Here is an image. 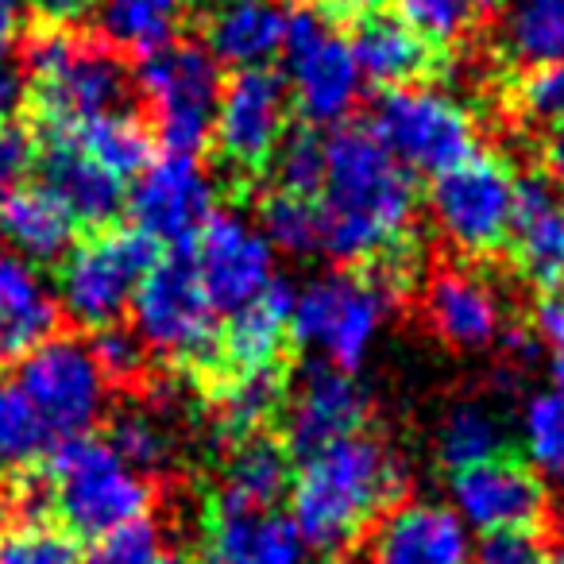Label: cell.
Segmentation results:
<instances>
[{
    "label": "cell",
    "instance_id": "6da1fadb",
    "mask_svg": "<svg viewBox=\"0 0 564 564\" xmlns=\"http://www.w3.org/2000/svg\"><path fill=\"white\" fill-rule=\"evenodd\" d=\"M317 248L340 267L387 263L402 256L417 220L414 174L371 135L340 124L325 135V178L317 189Z\"/></svg>",
    "mask_w": 564,
    "mask_h": 564
},
{
    "label": "cell",
    "instance_id": "7a4b0ae2",
    "mask_svg": "<svg viewBox=\"0 0 564 564\" xmlns=\"http://www.w3.org/2000/svg\"><path fill=\"white\" fill-rule=\"evenodd\" d=\"M410 471L387 441L352 433L302 456L291 476V522L310 553H340L402 499Z\"/></svg>",
    "mask_w": 564,
    "mask_h": 564
},
{
    "label": "cell",
    "instance_id": "3957f363",
    "mask_svg": "<svg viewBox=\"0 0 564 564\" xmlns=\"http://www.w3.org/2000/svg\"><path fill=\"white\" fill-rule=\"evenodd\" d=\"M410 291L406 251L376 271H325L294 291L291 337L322 364L340 371L364 368V360L376 348L394 302Z\"/></svg>",
    "mask_w": 564,
    "mask_h": 564
},
{
    "label": "cell",
    "instance_id": "277c9868",
    "mask_svg": "<svg viewBox=\"0 0 564 564\" xmlns=\"http://www.w3.org/2000/svg\"><path fill=\"white\" fill-rule=\"evenodd\" d=\"M40 487L43 502L63 518V530L89 541L143 522L155 507L151 479L135 471L109 445V437H97V433L58 441L47 453Z\"/></svg>",
    "mask_w": 564,
    "mask_h": 564
},
{
    "label": "cell",
    "instance_id": "5b68a950",
    "mask_svg": "<svg viewBox=\"0 0 564 564\" xmlns=\"http://www.w3.org/2000/svg\"><path fill=\"white\" fill-rule=\"evenodd\" d=\"M24 82L51 132H70L109 112H124L128 66L105 43L82 40L66 28H47L24 47Z\"/></svg>",
    "mask_w": 564,
    "mask_h": 564
},
{
    "label": "cell",
    "instance_id": "8992f818",
    "mask_svg": "<svg viewBox=\"0 0 564 564\" xmlns=\"http://www.w3.org/2000/svg\"><path fill=\"white\" fill-rule=\"evenodd\" d=\"M282 86L310 128H340L360 105L364 74L356 66L352 40L337 28L333 12L317 0L286 9L282 40Z\"/></svg>",
    "mask_w": 564,
    "mask_h": 564
},
{
    "label": "cell",
    "instance_id": "52a82bcc",
    "mask_svg": "<svg viewBox=\"0 0 564 564\" xmlns=\"http://www.w3.org/2000/svg\"><path fill=\"white\" fill-rule=\"evenodd\" d=\"M159 248L135 228H101L58 259L55 299L63 317L101 333L132 310L143 274L155 267Z\"/></svg>",
    "mask_w": 564,
    "mask_h": 564
},
{
    "label": "cell",
    "instance_id": "ba28073f",
    "mask_svg": "<svg viewBox=\"0 0 564 564\" xmlns=\"http://www.w3.org/2000/svg\"><path fill=\"white\" fill-rule=\"evenodd\" d=\"M368 128L410 174L430 178L453 171L479 151V128L468 105L456 101L448 89L422 82L383 89Z\"/></svg>",
    "mask_w": 564,
    "mask_h": 564
},
{
    "label": "cell",
    "instance_id": "9c48e42d",
    "mask_svg": "<svg viewBox=\"0 0 564 564\" xmlns=\"http://www.w3.org/2000/svg\"><path fill=\"white\" fill-rule=\"evenodd\" d=\"M132 333L148 356L171 364H205L220 345V310L205 294L189 256H159L132 302Z\"/></svg>",
    "mask_w": 564,
    "mask_h": 564
},
{
    "label": "cell",
    "instance_id": "30bf717a",
    "mask_svg": "<svg viewBox=\"0 0 564 564\" xmlns=\"http://www.w3.org/2000/svg\"><path fill=\"white\" fill-rule=\"evenodd\" d=\"M514 186L518 174L510 171L507 159L484 155V151L437 174L430 186V220L437 236L471 259L507 248Z\"/></svg>",
    "mask_w": 564,
    "mask_h": 564
},
{
    "label": "cell",
    "instance_id": "8fae6325",
    "mask_svg": "<svg viewBox=\"0 0 564 564\" xmlns=\"http://www.w3.org/2000/svg\"><path fill=\"white\" fill-rule=\"evenodd\" d=\"M135 86L148 101L155 132L166 143V151L197 155V148L213 132L220 89H225L217 58L202 43L178 40L143 58Z\"/></svg>",
    "mask_w": 564,
    "mask_h": 564
},
{
    "label": "cell",
    "instance_id": "7c38bea8",
    "mask_svg": "<svg viewBox=\"0 0 564 564\" xmlns=\"http://www.w3.org/2000/svg\"><path fill=\"white\" fill-rule=\"evenodd\" d=\"M17 387L28 406L47 425L51 441H70L94 433L109 410V379L94 352L78 337H51L28 352L17 368Z\"/></svg>",
    "mask_w": 564,
    "mask_h": 564
},
{
    "label": "cell",
    "instance_id": "4fadbf2b",
    "mask_svg": "<svg viewBox=\"0 0 564 564\" xmlns=\"http://www.w3.org/2000/svg\"><path fill=\"white\" fill-rule=\"evenodd\" d=\"M132 228L155 248H186L217 213V182L209 166L186 151L151 155L124 197Z\"/></svg>",
    "mask_w": 564,
    "mask_h": 564
},
{
    "label": "cell",
    "instance_id": "5bb4252c",
    "mask_svg": "<svg viewBox=\"0 0 564 564\" xmlns=\"http://www.w3.org/2000/svg\"><path fill=\"white\" fill-rule=\"evenodd\" d=\"M189 263H194L205 294L220 314L248 306L279 279L274 274V263H279L274 248L259 232L256 220H248L236 209H217L205 220V228L194 236Z\"/></svg>",
    "mask_w": 564,
    "mask_h": 564
},
{
    "label": "cell",
    "instance_id": "9a60e30c",
    "mask_svg": "<svg viewBox=\"0 0 564 564\" xmlns=\"http://www.w3.org/2000/svg\"><path fill=\"white\" fill-rule=\"evenodd\" d=\"M286 109H291V97L279 74L236 70V78L220 89L209 132L220 163L240 174L271 166L279 143L286 140Z\"/></svg>",
    "mask_w": 564,
    "mask_h": 564
},
{
    "label": "cell",
    "instance_id": "2e32d148",
    "mask_svg": "<svg viewBox=\"0 0 564 564\" xmlns=\"http://www.w3.org/2000/svg\"><path fill=\"white\" fill-rule=\"evenodd\" d=\"M448 507L471 533H484V538L502 530H538L549 507V491L530 464L502 453L495 460L448 471Z\"/></svg>",
    "mask_w": 564,
    "mask_h": 564
},
{
    "label": "cell",
    "instance_id": "e0dca14e",
    "mask_svg": "<svg viewBox=\"0 0 564 564\" xmlns=\"http://www.w3.org/2000/svg\"><path fill=\"white\" fill-rule=\"evenodd\" d=\"M476 541L448 502L402 499L371 525L364 564H471Z\"/></svg>",
    "mask_w": 564,
    "mask_h": 564
},
{
    "label": "cell",
    "instance_id": "ac0fdd59",
    "mask_svg": "<svg viewBox=\"0 0 564 564\" xmlns=\"http://www.w3.org/2000/svg\"><path fill=\"white\" fill-rule=\"evenodd\" d=\"M368 422V391L352 371L314 364L291 399H282V433L286 445L302 456L333 445L340 437H352Z\"/></svg>",
    "mask_w": 564,
    "mask_h": 564
},
{
    "label": "cell",
    "instance_id": "d6986e66",
    "mask_svg": "<svg viewBox=\"0 0 564 564\" xmlns=\"http://www.w3.org/2000/svg\"><path fill=\"white\" fill-rule=\"evenodd\" d=\"M507 248L525 286L545 299L564 291V197L549 178H518Z\"/></svg>",
    "mask_w": 564,
    "mask_h": 564
},
{
    "label": "cell",
    "instance_id": "ffe728a7",
    "mask_svg": "<svg viewBox=\"0 0 564 564\" xmlns=\"http://www.w3.org/2000/svg\"><path fill=\"white\" fill-rule=\"evenodd\" d=\"M425 322L456 352H484L507 333L499 291L468 267H441L425 282Z\"/></svg>",
    "mask_w": 564,
    "mask_h": 564
},
{
    "label": "cell",
    "instance_id": "44dd1931",
    "mask_svg": "<svg viewBox=\"0 0 564 564\" xmlns=\"http://www.w3.org/2000/svg\"><path fill=\"white\" fill-rule=\"evenodd\" d=\"M63 310L47 274L28 259L0 251V364H20L55 337Z\"/></svg>",
    "mask_w": 564,
    "mask_h": 564
},
{
    "label": "cell",
    "instance_id": "7402d4cb",
    "mask_svg": "<svg viewBox=\"0 0 564 564\" xmlns=\"http://www.w3.org/2000/svg\"><path fill=\"white\" fill-rule=\"evenodd\" d=\"M205 556L209 564H310V545L282 510L213 507Z\"/></svg>",
    "mask_w": 564,
    "mask_h": 564
},
{
    "label": "cell",
    "instance_id": "603a6c76",
    "mask_svg": "<svg viewBox=\"0 0 564 564\" xmlns=\"http://www.w3.org/2000/svg\"><path fill=\"white\" fill-rule=\"evenodd\" d=\"M43 186L74 213L78 225H109L124 209V182L105 171L97 159H89L66 132H51L43 151Z\"/></svg>",
    "mask_w": 564,
    "mask_h": 564
},
{
    "label": "cell",
    "instance_id": "cb8c5ba5",
    "mask_svg": "<svg viewBox=\"0 0 564 564\" xmlns=\"http://www.w3.org/2000/svg\"><path fill=\"white\" fill-rule=\"evenodd\" d=\"M286 40V9L274 0H220L205 24L202 47L220 66L236 70H267L282 55Z\"/></svg>",
    "mask_w": 564,
    "mask_h": 564
},
{
    "label": "cell",
    "instance_id": "d4e9b609",
    "mask_svg": "<svg viewBox=\"0 0 564 564\" xmlns=\"http://www.w3.org/2000/svg\"><path fill=\"white\" fill-rule=\"evenodd\" d=\"M294 291L274 279L259 299L232 310L228 325L220 329V352L232 371H274L282 348L291 340Z\"/></svg>",
    "mask_w": 564,
    "mask_h": 564
},
{
    "label": "cell",
    "instance_id": "484cf974",
    "mask_svg": "<svg viewBox=\"0 0 564 564\" xmlns=\"http://www.w3.org/2000/svg\"><path fill=\"white\" fill-rule=\"evenodd\" d=\"M291 456L274 437H243L228 453L217 484L220 510H274L291 491Z\"/></svg>",
    "mask_w": 564,
    "mask_h": 564
},
{
    "label": "cell",
    "instance_id": "4316f807",
    "mask_svg": "<svg viewBox=\"0 0 564 564\" xmlns=\"http://www.w3.org/2000/svg\"><path fill=\"white\" fill-rule=\"evenodd\" d=\"M0 236L28 263H55L74 248L78 220L47 186H24L0 213Z\"/></svg>",
    "mask_w": 564,
    "mask_h": 564
},
{
    "label": "cell",
    "instance_id": "83f0119b",
    "mask_svg": "<svg viewBox=\"0 0 564 564\" xmlns=\"http://www.w3.org/2000/svg\"><path fill=\"white\" fill-rule=\"evenodd\" d=\"M352 55L364 74V86L399 89L414 86L430 70V47L402 24L399 17H364L352 35Z\"/></svg>",
    "mask_w": 564,
    "mask_h": 564
},
{
    "label": "cell",
    "instance_id": "f1b7e54d",
    "mask_svg": "<svg viewBox=\"0 0 564 564\" xmlns=\"http://www.w3.org/2000/svg\"><path fill=\"white\" fill-rule=\"evenodd\" d=\"M495 43L522 70L564 63V0H502Z\"/></svg>",
    "mask_w": 564,
    "mask_h": 564
},
{
    "label": "cell",
    "instance_id": "f546056e",
    "mask_svg": "<svg viewBox=\"0 0 564 564\" xmlns=\"http://www.w3.org/2000/svg\"><path fill=\"white\" fill-rule=\"evenodd\" d=\"M186 20L189 0H101L97 9V28L105 43L143 58L178 43Z\"/></svg>",
    "mask_w": 564,
    "mask_h": 564
},
{
    "label": "cell",
    "instance_id": "4dcf8cb0",
    "mask_svg": "<svg viewBox=\"0 0 564 564\" xmlns=\"http://www.w3.org/2000/svg\"><path fill=\"white\" fill-rule=\"evenodd\" d=\"M502 448H507V425L487 402H456L441 417L437 437H433V453L448 471L495 460L502 456Z\"/></svg>",
    "mask_w": 564,
    "mask_h": 564
},
{
    "label": "cell",
    "instance_id": "1f68e13d",
    "mask_svg": "<svg viewBox=\"0 0 564 564\" xmlns=\"http://www.w3.org/2000/svg\"><path fill=\"white\" fill-rule=\"evenodd\" d=\"M282 376L279 371H232L225 387L217 391V430L225 437H256L259 425L271 422L274 410H282Z\"/></svg>",
    "mask_w": 564,
    "mask_h": 564
},
{
    "label": "cell",
    "instance_id": "d6a6232c",
    "mask_svg": "<svg viewBox=\"0 0 564 564\" xmlns=\"http://www.w3.org/2000/svg\"><path fill=\"white\" fill-rule=\"evenodd\" d=\"M66 135H70L89 159H97L105 171L117 174L120 182L135 178L151 159V135L132 112H109V117H101V120L70 128Z\"/></svg>",
    "mask_w": 564,
    "mask_h": 564
},
{
    "label": "cell",
    "instance_id": "836d02e7",
    "mask_svg": "<svg viewBox=\"0 0 564 564\" xmlns=\"http://www.w3.org/2000/svg\"><path fill=\"white\" fill-rule=\"evenodd\" d=\"M522 445L533 476L564 495V391L549 387V391H538L525 399Z\"/></svg>",
    "mask_w": 564,
    "mask_h": 564
},
{
    "label": "cell",
    "instance_id": "e575fe53",
    "mask_svg": "<svg viewBox=\"0 0 564 564\" xmlns=\"http://www.w3.org/2000/svg\"><path fill=\"white\" fill-rule=\"evenodd\" d=\"M256 225L274 248V256H310L317 248V240H322L314 197L282 194V189L263 197Z\"/></svg>",
    "mask_w": 564,
    "mask_h": 564
},
{
    "label": "cell",
    "instance_id": "d590c367",
    "mask_svg": "<svg viewBox=\"0 0 564 564\" xmlns=\"http://www.w3.org/2000/svg\"><path fill=\"white\" fill-rule=\"evenodd\" d=\"M51 448L55 441L24 394L17 387H0V468H32Z\"/></svg>",
    "mask_w": 564,
    "mask_h": 564
},
{
    "label": "cell",
    "instance_id": "8d00e7d4",
    "mask_svg": "<svg viewBox=\"0 0 564 564\" xmlns=\"http://www.w3.org/2000/svg\"><path fill=\"white\" fill-rule=\"evenodd\" d=\"M0 564H82V549L63 525L24 518L0 530Z\"/></svg>",
    "mask_w": 564,
    "mask_h": 564
},
{
    "label": "cell",
    "instance_id": "74e56055",
    "mask_svg": "<svg viewBox=\"0 0 564 564\" xmlns=\"http://www.w3.org/2000/svg\"><path fill=\"white\" fill-rule=\"evenodd\" d=\"M109 445L132 464L143 476H155V471H166L174 460V437L166 433V425L159 422L148 410H128L112 422Z\"/></svg>",
    "mask_w": 564,
    "mask_h": 564
},
{
    "label": "cell",
    "instance_id": "f35d334b",
    "mask_svg": "<svg viewBox=\"0 0 564 564\" xmlns=\"http://www.w3.org/2000/svg\"><path fill=\"white\" fill-rule=\"evenodd\" d=\"M82 564H186V556L166 541V533L151 518H143V522L94 541Z\"/></svg>",
    "mask_w": 564,
    "mask_h": 564
},
{
    "label": "cell",
    "instance_id": "ab89813d",
    "mask_svg": "<svg viewBox=\"0 0 564 564\" xmlns=\"http://www.w3.org/2000/svg\"><path fill=\"white\" fill-rule=\"evenodd\" d=\"M271 171H274V189H282V194L317 197L325 178V140L314 128L286 135L279 143V151H274Z\"/></svg>",
    "mask_w": 564,
    "mask_h": 564
},
{
    "label": "cell",
    "instance_id": "60d3db41",
    "mask_svg": "<svg viewBox=\"0 0 564 564\" xmlns=\"http://www.w3.org/2000/svg\"><path fill=\"white\" fill-rule=\"evenodd\" d=\"M399 20L425 43V47H448L476 20V0H394Z\"/></svg>",
    "mask_w": 564,
    "mask_h": 564
},
{
    "label": "cell",
    "instance_id": "b9f144b4",
    "mask_svg": "<svg viewBox=\"0 0 564 564\" xmlns=\"http://www.w3.org/2000/svg\"><path fill=\"white\" fill-rule=\"evenodd\" d=\"M89 352H94L97 368L105 371L109 383L140 379L143 364H148V348H143L140 337H135L132 329H124V325H109V329L97 333L94 345H89Z\"/></svg>",
    "mask_w": 564,
    "mask_h": 564
},
{
    "label": "cell",
    "instance_id": "7bdbcfd3",
    "mask_svg": "<svg viewBox=\"0 0 564 564\" xmlns=\"http://www.w3.org/2000/svg\"><path fill=\"white\" fill-rule=\"evenodd\" d=\"M518 109L533 124H553L564 117V63H549L538 70H525L518 86Z\"/></svg>",
    "mask_w": 564,
    "mask_h": 564
},
{
    "label": "cell",
    "instance_id": "ee69618b",
    "mask_svg": "<svg viewBox=\"0 0 564 564\" xmlns=\"http://www.w3.org/2000/svg\"><path fill=\"white\" fill-rule=\"evenodd\" d=\"M20 12L17 0H0V120H9L24 101V70H20Z\"/></svg>",
    "mask_w": 564,
    "mask_h": 564
},
{
    "label": "cell",
    "instance_id": "f6af8a7d",
    "mask_svg": "<svg viewBox=\"0 0 564 564\" xmlns=\"http://www.w3.org/2000/svg\"><path fill=\"white\" fill-rule=\"evenodd\" d=\"M32 163H35L32 135L20 124H12V120H0V213L28 186Z\"/></svg>",
    "mask_w": 564,
    "mask_h": 564
},
{
    "label": "cell",
    "instance_id": "bcb514c9",
    "mask_svg": "<svg viewBox=\"0 0 564 564\" xmlns=\"http://www.w3.org/2000/svg\"><path fill=\"white\" fill-rule=\"evenodd\" d=\"M541 556H545V545L533 530H502L479 541L471 564H541Z\"/></svg>",
    "mask_w": 564,
    "mask_h": 564
},
{
    "label": "cell",
    "instance_id": "7dc6e473",
    "mask_svg": "<svg viewBox=\"0 0 564 564\" xmlns=\"http://www.w3.org/2000/svg\"><path fill=\"white\" fill-rule=\"evenodd\" d=\"M35 9L55 28H70V24H82V20L97 17L101 0H35Z\"/></svg>",
    "mask_w": 564,
    "mask_h": 564
},
{
    "label": "cell",
    "instance_id": "c3c4849f",
    "mask_svg": "<svg viewBox=\"0 0 564 564\" xmlns=\"http://www.w3.org/2000/svg\"><path fill=\"white\" fill-rule=\"evenodd\" d=\"M545 171L556 189H564V117L549 124L545 135Z\"/></svg>",
    "mask_w": 564,
    "mask_h": 564
},
{
    "label": "cell",
    "instance_id": "681fc988",
    "mask_svg": "<svg viewBox=\"0 0 564 564\" xmlns=\"http://www.w3.org/2000/svg\"><path fill=\"white\" fill-rule=\"evenodd\" d=\"M333 4H340V9H348V12H364V17H376L391 0H333Z\"/></svg>",
    "mask_w": 564,
    "mask_h": 564
},
{
    "label": "cell",
    "instance_id": "f907efd6",
    "mask_svg": "<svg viewBox=\"0 0 564 564\" xmlns=\"http://www.w3.org/2000/svg\"><path fill=\"white\" fill-rule=\"evenodd\" d=\"M541 564H564V541H556L553 549H545V556H541Z\"/></svg>",
    "mask_w": 564,
    "mask_h": 564
},
{
    "label": "cell",
    "instance_id": "816d5d0a",
    "mask_svg": "<svg viewBox=\"0 0 564 564\" xmlns=\"http://www.w3.org/2000/svg\"><path fill=\"white\" fill-rule=\"evenodd\" d=\"M476 4H495V0H476Z\"/></svg>",
    "mask_w": 564,
    "mask_h": 564
}]
</instances>
